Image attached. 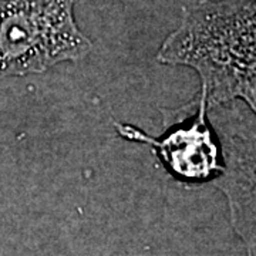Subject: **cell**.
Here are the masks:
<instances>
[{
    "mask_svg": "<svg viewBox=\"0 0 256 256\" xmlns=\"http://www.w3.org/2000/svg\"><path fill=\"white\" fill-rule=\"evenodd\" d=\"M168 66L194 68L206 108L244 101L256 111V0H201L156 53Z\"/></svg>",
    "mask_w": 256,
    "mask_h": 256,
    "instance_id": "cell-1",
    "label": "cell"
},
{
    "mask_svg": "<svg viewBox=\"0 0 256 256\" xmlns=\"http://www.w3.org/2000/svg\"><path fill=\"white\" fill-rule=\"evenodd\" d=\"M76 0H0V78L77 63L92 40L77 26Z\"/></svg>",
    "mask_w": 256,
    "mask_h": 256,
    "instance_id": "cell-2",
    "label": "cell"
},
{
    "mask_svg": "<svg viewBox=\"0 0 256 256\" xmlns=\"http://www.w3.org/2000/svg\"><path fill=\"white\" fill-rule=\"evenodd\" d=\"M166 131L151 137L131 124L116 121L118 134L128 141L151 146L165 170L181 182H216L224 175L222 151L216 130L208 121L206 101L201 92L176 110L161 108Z\"/></svg>",
    "mask_w": 256,
    "mask_h": 256,
    "instance_id": "cell-3",
    "label": "cell"
},
{
    "mask_svg": "<svg viewBox=\"0 0 256 256\" xmlns=\"http://www.w3.org/2000/svg\"><path fill=\"white\" fill-rule=\"evenodd\" d=\"M210 124L220 134L224 175L215 182L226 195L230 222L255 256V112L239 101L210 108Z\"/></svg>",
    "mask_w": 256,
    "mask_h": 256,
    "instance_id": "cell-4",
    "label": "cell"
}]
</instances>
